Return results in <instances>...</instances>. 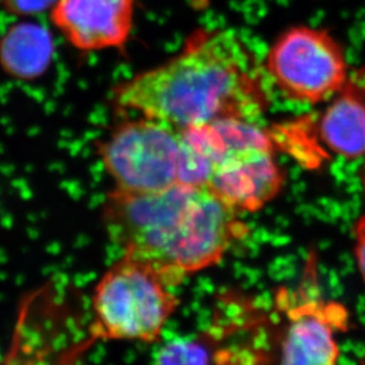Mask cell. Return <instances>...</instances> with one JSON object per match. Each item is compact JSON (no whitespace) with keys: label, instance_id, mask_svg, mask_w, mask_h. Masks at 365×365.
<instances>
[{"label":"cell","instance_id":"1","mask_svg":"<svg viewBox=\"0 0 365 365\" xmlns=\"http://www.w3.org/2000/svg\"><path fill=\"white\" fill-rule=\"evenodd\" d=\"M118 109L185 130L221 118L255 121L269 106L262 66L228 30H200L179 55L116 86Z\"/></svg>","mask_w":365,"mask_h":365},{"label":"cell","instance_id":"2","mask_svg":"<svg viewBox=\"0 0 365 365\" xmlns=\"http://www.w3.org/2000/svg\"><path fill=\"white\" fill-rule=\"evenodd\" d=\"M103 222L123 255L150 266L173 287L217 264L247 233L238 212L207 187L181 183L155 193L113 190Z\"/></svg>","mask_w":365,"mask_h":365},{"label":"cell","instance_id":"3","mask_svg":"<svg viewBox=\"0 0 365 365\" xmlns=\"http://www.w3.org/2000/svg\"><path fill=\"white\" fill-rule=\"evenodd\" d=\"M179 302L173 286L155 269L123 255L93 289V331L110 341L153 343Z\"/></svg>","mask_w":365,"mask_h":365},{"label":"cell","instance_id":"4","mask_svg":"<svg viewBox=\"0 0 365 365\" xmlns=\"http://www.w3.org/2000/svg\"><path fill=\"white\" fill-rule=\"evenodd\" d=\"M182 148L181 130L140 116L118 124L97 149L115 190L145 194L179 185Z\"/></svg>","mask_w":365,"mask_h":365},{"label":"cell","instance_id":"5","mask_svg":"<svg viewBox=\"0 0 365 365\" xmlns=\"http://www.w3.org/2000/svg\"><path fill=\"white\" fill-rule=\"evenodd\" d=\"M266 70L286 96L316 104L336 96L349 81L344 50L329 32L294 26L274 41Z\"/></svg>","mask_w":365,"mask_h":365},{"label":"cell","instance_id":"6","mask_svg":"<svg viewBox=\"0 0 365 365\" xmlns=\"http://www.w3.org/2000/svg\"><path fill=\"white\" fill-rule=\"evenodd\" d=\"M135 0H57L52 23L83 51L122 48L134 23Z\"/></svg>","mask_w":365,"mask_h":365},{"label":"cell","instance_id":"7","mask_svg":"<svg viewBox=\"0 0 365 365\" xmlns=\"http://www.w3.org/2000/svg\"><path fill=\"white\" fill-rule=\"evenodd\" d=\"M283 172L269 149L232 153L214 168L207 188L237 212H255L283 187Z\"/></svg>","mask_w":365,"mask_h":365},{"label":"cell","instance_id":"8","mask_svg":"<svg viewBox=\"0 0 365 365\" xmlns=\"http://www.w3.org/2000/svg\"><path fill=\"white\" fill-rule=\"evenodd\" d=\"M348 311L341 304L305 300L287 310L289 324L282 343L284 364H336L337 331L348 327Z\"/></svg>","mask_w":365,"mask_h":365},{"label":"cell","instance_id":"9","mask_svg":"<svg viewBox=\"0 0 365 365\" xmlns=\"http://www.w3.org/2000/svg\"><path fill=\"white\" fill-rule=\"evenodd\" d=\"M322 141L346 159L365 155V75L349 78L319 121Z\"/></svg>","mask_w":365,"mask_h":365},{"label":"cell","instance_id":"10","mask_svg":"<svg viewBox=\"0 0 365 365\" xmlns=\"http://www.w3.org/2000/svg\"><path fill=\"white\" fill-rule=\"evenodd\" d=\"M53 53L55 45L50 32L31 21L14 25L0 41V66L19 80L41 77L51 64Z\"/></svg>","mask_w":365,"mask_h":365},{"label":"cell","instance_id":"11","mask_svg":"<svg viewBox=\"0 0 365 365\" xmlns=\"http://www.w3.org/2000/svg\"><path fill=\"white\" fill-rule=\"evenodd\" d=\"M57 0H3L4 6L18 16H35L55 6Z\"/></svg>","mask_w":365,"mask_h":365},{"label":"cell","instance_id":"12","mask_svg":"<svg viewBox=\"0 0 365 365\" xmlns=\"http://www.w3.org/2000/svg\"><path fill=\"white\" fill-rule=\"evenodd\" d=\"M356 255L359 271L365 280V215L359 217L355 226Z\"/></svg>","mask_w":365,"mask_h":365},{"label":"cell","instance_id":"13","mask_svg":"<svg viewBox=\"0 0 365 365\" xmlns=\"http://www.w3.org/2000/svg\"><path fill=\"white\" fill-rule=\"evenodd\" d=\"M363 73L365 75V69H363ZM363 183H364V190H365V167H364V174H363Z\"/></svg>","mask_w":365,"mask_h":365}]
</instances>
